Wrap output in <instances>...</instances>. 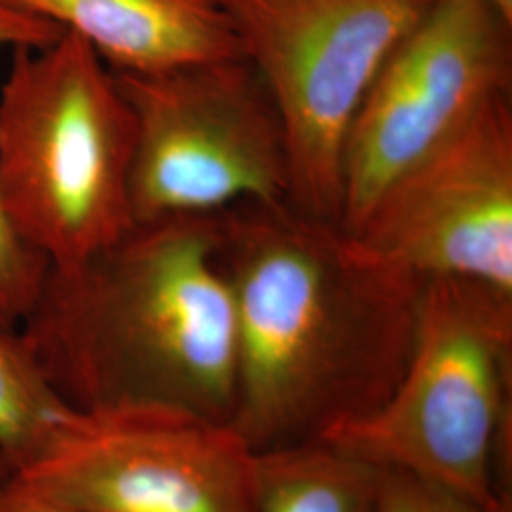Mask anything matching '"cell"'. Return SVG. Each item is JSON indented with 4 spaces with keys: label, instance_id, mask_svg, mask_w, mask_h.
I'll return each instance as SVG.
<instances>
[{
    "label": "cell",
    "instance_id": "cell-17",
    "mask_svg": "<svg viewBox=\"0 0 512 512\" xmlns=\"http://www.w3.org/2000/svg\"><path fill=\"white\" fill-rule=\"evenodd\" d=\"M495 8L505 16V18L512 21V0H490Z\"/></svg>",
    "mask_w": 512,
    "mask_h": 512
},
{
    "label": "cell",
    "instance_id": "cell-10",
    "mask_svg": "<svg viewBox=\"0 0 512 512\" xmlns=\"http://www.w3.org/2000/svg\"><path fill=\"white\" fill-rule=\"evenodd\" d=\"M88 42L116 73L239 57L220 0H10Z\"/></svg>",
    "mask_w": 512,
    "mask_h": 512
},
{
    "label": "cell",
    "instance_id": "cell-2",
    "mask_svg": "<svg viewBox=\"0 0 512 512\" xmlns=\"http://www.w3.org/2000/svg\"><path fill=\"white\" fill-rule=\"evenodd\" d=\"M215 239V215L137 222L86 262L50 268L18 332L61 403L232 421L238 327Z\"/></svg>",
    "mask_w": 512,
    "mask_h": 512
},
{
    "label": "cell",
    "instance_id": "cell-7",
    "mask_svg": "<svg viewBox=\"0 0 512 512\" xmlns=\"http://www.w3.org/2000/svg\"><path fill=\"white\" fill-rule=\"evenodd\" d=\"M16 476L78 512H256L260 454L184 408H69Z\"/></svg>",
    "mask_w": 512,
    "mask_h": 512
},
{
    "label": "cell",
    "instance_id": "cell-13",
    "mask_svg": "<svg viewBox=\"0 0 512 512\" xmlns=\"http://www.w3.org/2000/svg\"><path fill=\"white\" fill-rule=\"evenodd\" d=\"M67 410L46 384L18 330L0 329V448L16 471Z\"/></svg>",
    "mask_w": 512,
    "mask_h": 512
},
{
    "label": "cell",
    "instance_id": "cell-1",
    "mask_svg": "<svg viewBox=\"0 0 512 512\" xmlns=\"http://www.w3.org/2000/svg\"><path fill=\"white\" fill-rule=\"evenodd\" d=\"M215 228L236 308L239 435L266 454L378 410L412 355L427 281L289 200L238 203Z\"/></svg>",
    "mask_w": 512,
    "mask_h": 512
},
{
    "label": "cell",
    "instance_id": "cell-6",
    "mask_svg": "<svg viewBox=\"0 0 512 512\" xmlns=\"http://www.w3.org/2000/svg\"><path fill=\"white\" fill-rule=\"evenodd\" d=\"M114 74L135 120V224L289 200L283 124L243 55Z\"/></svg>",
    "mask_w": 512,
    "mask_h": 512
},
{
    "label": "cell",
    "instance_id": "cell-11",
    "mask_svg": "<svg viewBox=\"0 0 512 512\" xmlns=\"http://www.w3.org/2000/svg\"><path fill=\"white\" fill-rule=\"evenodd\" d=\"M376 469L323 442L260 454L256 512H374Z\"/></svg>",
    "mask_w": 512,
    "mask_h": 512
},
{
    "label": "cell",
    "instance_id": "cell-16",
    "mask_svg": "<svg viewBox=\"0 0 512 512\" xmlns=\"http://www.w3.org/2000/svg\"><path fill=\"white\" fill-rule=\"evenodd\" d=\"M16 476V465L8 458V454L0 448V490Z\"/></svg>",
    "mask_w": 512,
    "mask_h": 512
},
{
    "label": "cell",
    "instance_id": "cell-3",
    "mask_svg": "<svg viewBox=\"0 0 512 512\" xmlns=\"http://www.w3.org/2000/svg\"><path fill=\"white\" fill-rule=\"evenodd\" d=\"M135 120L88 42L12 50L0 92V205L25 245L67 270L135 226Z\"/></svg>",
    "mask_w": 512,
    "mask_h": 512
},
{
    "label": "cell",
    "instance_id": "cell-5",
    "mask_svg": "<svg viewBox=\"0 0 512 512\" xmlns=\"http://www.w3.org/2000/svg\"><path fill=\"white\" fill-rule=\"evenodd\" d=\"M435 0H220L279 112L298 209L340 222L349 129Z\"/></svg>",
    "mask_w": 512,
    "mask_h": 512
},
{
    "label": "cell",
    "instance_id": "cell-14",
    "mask_svg": "<svg viewBox=\"0 0 512 512\" xmlns=\"http://www.w3.org/2000/svg\"><path fill=\"white\" fill-rule=\"evenodd\" d=\"M374 469V512H495L433 480L391 467Z\"/></svg>",
    "mask_w": 512,
    "mask_h": 512
},
{
    "label": "cell",
    "instance_id": "cell-4",
    "mask_svg": "<svg viewBox=\"0 0 512 512\" xmlns=\"http://www.w3.org/2000/svg\"><path fill=\"white\" fill-rule=\"evenodd\" d=\"M511 387L512 293L469 279H431L393 393L370 416L319 442L370 467L433 480L495 511Z\"/></svg>",
    "mask_w": 512,
    "mask_h": 512
},
{
    "label": "cell",
    "instance_id": "cell-15",
    "mask_svg": "<svg viewBox=\"0 0 512 512\" xmlns=\"http://www.w3.org/2000/svg\"><path fill=\"white\" fill-rule=\"evenodd\" d=\"M0 512H78L46 499L14 476L0 490Z\"/></svg>",
    "mask_w": 512,
    "mask_h": 512
},
{
    "label": "cell",
    "instance_id": "cell-8",
    "mask_svg": "<svg viewBox=\"0 0 512 512\" xmlns=\"http://www.w3.org/2000/svg\"><path fill=\"white\" fill-rule=\"evenodd\" d=\"M512 93V21L490 0H435L387 57L349 129L340 224L478 110Z\"/></svg>",
    "mask_w": 512,
    "mask_h": 512
},
{
    "label": "cell",
    "instance_id": "cell-9",
    "mask_svg": "<svg viewBox=\"0 0 512 512\" xmlns=\"http://www.w3.org/2000/svg\"><path fill=\"white\" fill-rule=\"evenodd\" d=\"M349 232L423 281L512 293V93L408 167Z\"/></svg>",
    "mask_w": 512,
    "mask_h": 512
},
{
    "label": "cell",
    "instance_id": "cell-12",
    "mask_svg": "<svg viewBox=\"0 0 512 512\" xmlns=\"http://www.w3.org/2000/svg\"><path fill=\"white\" fill-rule=\"evenodd\" d=\"M63 35L48 19L0 0V52L21 46L40 48ZM50 272V262L16 236L0 205V329L18 330Z\"/></svg>",
    "mask_w": 512,
    "mask_h": 512
}]
</instances>
